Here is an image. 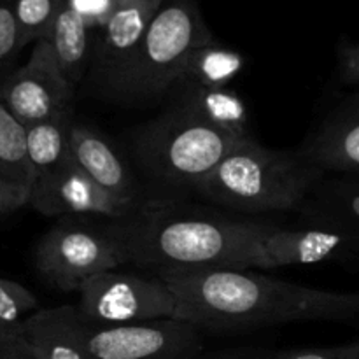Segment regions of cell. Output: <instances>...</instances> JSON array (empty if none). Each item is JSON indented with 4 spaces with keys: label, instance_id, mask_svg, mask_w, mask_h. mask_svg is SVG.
Wrapping results in <instances>:
<instances>
[{
    "label": "cell",
    "instance_id": "27",
    "mask_svg": "<svg viewBox=\"0 0 359 359\" xmlns=\"http://www.w3.org/2000/svg\"><path fill=\"white\" fill-rule=\"evenodd\" d=\"M339 77L344 86L358 90L359 88V42L344 41L340 42L339 51Z\"/></svg>",
    "mask_w": 359,
    "mask_h": 359
},
{
    "label": "cell",
    "instance_id": "17",
    "mask_svg": "<svg viewBox=\"0 0 359 359\" xmlns=\"http://www.w3.org/2000/svg\"><path fill=\"white\" fill-rule=\"evenodd\" d=\"M165 100L233 139L251 137L248 105L230 88H174Z\"/></svg>",
    "mask_w": 359,
    "mask_h": 359
},
{
    "label": "cell",
    "instance_id": "7",
    "mask_svg": "<svg viewBox=\"0 0 359 359\" xmlns=\"http://www.w3.org/2000/svg\"><path fill=\"white\" fill-rule=\"evenodd\" d=\"M76 309L93 326H119L175 318L177 300L160 277L119 273L116 270L90 277L77 291Z\"/></svg>",
    "mask_w": 359,
    "mask_h": 359
},
{
    "label": "cell",
    "instance_id": "26",
    "mask_svg": "<svg viewBox=\"0 0 359 359\" xmlns=\"http://www.w3.org/2000/svg\"><path fill=\"white\" fill-rule=\"evenodd\" d=\"M84 20L91 32H98L105 27L109 18L118 7L119 0H65Z\"/></svg>",
    "mask_w": 359,
    "mask_h": 359
},
{
    "label": "cell",
    "instance_id": "1",
    "mask_svg": "<svg viewBox=\"0 0 359 359\" xmlns=\"http://www.w3.org/2000/svg\"><path fill=\"white\" fill-rule=\"evenodd\" d=\"M156 276L177 300L175 318L200 332L241 333L291 323H359V291H330L235 269H168Z\"/></svg>",
    "mask_w": 359,
    "mask_h": 359
},
{
    "label": "cell",
    "instance_id": "16",
    "mask_svg": "<svg viewBox=\"0 0 359 359\" xmlns=\"http://www.w3.org/2000/svg\"><path fill=\"white\" fill-rule=\"evenodd\" d=\"M298 212L311 226L340 230L359 238V175L326 174Z\"/></svg>",
    "mask_w": 359,
    "mask_h": 359
},
{
    "label": "cell",
    "instance_id": "22",
    "mask_svg": "<svg viewBox=\"0 0 359 359\" xmlns=\"http://www.w3.org/2000/svg\"><path fill=\"white\" fill-rule=\"evenodd\" d=\"M63 0H11L23 46L48 39Z\"/></svg>",
    "mask_w": 359,
    "mask_h": 359
},
{
    "label": "cell",
    "instance_id": "5",
    "mask_svg": "<svg viewBox=\"0 0 359 359\" xmlns=\"http://www.w3.org/2000/svg\"><path fill=\"white\" fill-rule=\"evenodd\" d=\"M212 41L198 0H163L109 97L130 104L165 100L189 55Z\"/></svg>",
    "mask_w": 359,
    "mask_h": 359
},
{
    "label": "cell",
    "instance_id": "11",
    "mask_svg": "<svg viewBox=\"0 0 359 359\" xmlns=\"http://www.w3.org/2000/svg\"><path fill=\"white\" fill-rule=\"evenodd\" d=\"M161 4L163 0H119L93 44L88 76L95 90L109 97Z\"/></svg>",
    "mask_w": 359,
    "mask_h": 359
},
{
    "label": "cell",
    "instance_id": "10",
    "mask_svg": "<svg viewBox=\"0 0 359 359\" xmlns=\"http://www.w3.org/2000/svg\"><path fill=\"white\" fill-rule=\"evenodd\" d=\"M28 205L48 217H95L126 219L135 207L121 202L95 182L74 158L44 175L35 177Z\"/></svg>",
    "mask_w": 359,
    "mask_h": 359
},
{
    "label": "cell",
    "instance_id": "12",
    "mask_svg": "<svg viewBox=\"0 0 359 359\" xmlns=\"http://www.w3.org/2000/svg\"><path fill=\"white\" fill-rule=\"evenodd\" d=\"M262 249L266 269L359 259V238L346 231L319 226L284 228L270 224L263 235Z\"/></svg>",
    "mask_w": 359,
    "mask_h": 359
},
{
    "label": "cell",
    "instance_id": "15",
    "mask_svg": "<svg viewBox=\"0 0 359 359\" xmlns=\"http://www.w3.org/2000/svg\"><path fill=\"white\" fill-rule=\"evenodd\" d=\"M83 318L76 305L39 309L21 325L34 359H93L83 342Z\"/></svg>",
    "mask_w": 359,
    "mask_h": 359
},
{
    "label": "cell",
    "instance_id": "19",
    "mask_svg": "<svg viewBox=\"0 0 359 359\" xmlns=\"http://www.w3.org/2000/svg\"><path fill=\"white\" fill-rule=\"evenodd\" d=\"M244 63V56L235 49L217 41L207 42L189 55L174 88H228Z\"/></svg>",
    "mask_w": 359,
    "mask_h": 359
},
{
    "label": "cell",
    "instance_id": "20",
    "mask_svg": "<svg viewBox=\"0 0 359 359\" xmlns=\"http://www.w3.org/2000/svg\"><path fill=\"white\" fill-rule=\"evenodd\" d=\"M76 118L74 109L49 118L46 121L25 126L27 128V147L30 165L35 177L55 170L65 163L70 153V125Z\"/></svg>",
    "mask_w": 359,
    "mask_h": 359
},
{
    "label": "cell",
    "instance_id": "21",
    "mask_svg": "<svg viewBox=\"0 0 359 359\" xmlns=\"http://www.w3.org/2000/svg\"><path fill=\"white\" fill-rule=\"evenodd\" d=\"M0 179L32 189L35 181L27 147V128L0 100Z\"/></svg>",
    "mask_w": 359,
    "mask_h": 359
},
{
    "label": "cell",
    "instance_id": "6",
    "mask_svg": "<svg viewBox=\"0 0 359 359\" xmlns=\"http://www.w3.org/2000/svg\"><path fill=\"white\" fill-rule=\"evenodd\" d=\"M39 276L63 293H77L90 277L126 265L111 219L60 217L34 251Z\"/></svg>",
    "mask_w": 359,
    "mask_h": 359
},
{
    "label": "cell",
    "instance_id": "14",
    "mask_svg": "<svg viewBox=\"0 0 359 359\" xmlns=\"http://www.w3.org/2000/svg\"><path fill=\"white\" fill-rule=\"evenodd\" d=\"M298 151L326 174L359 175V88L323 119Z\"/></svg>",
    "mask_w": 359,
    "mask_h": 359
},
{
    "label": "cell",
    "instance_id": "28",
    "mask_svg": "<svg viewBox=\"0 0 359 359\" xmlns=\"http://www.w3.org/2000/svg\"><path fill=\"white\" fill-rule=\"evenodd\" d=\"M30 202V188L0 179V219L16 212Z\"/></svg>",
    "mask_w": 359,
    "mask_h": 359
},
{
    "label": "cell",
    "instance_id": "23",
    "mask_svg": "<svg viewBox=\"0 0 359 359\" xmlns=\"http://www.w3.org/2000/svg\"><path fill=\"white\" fill-rule=\"evenodd\" d=\"M39 309L37 297L28 287L0 277V326L20 328L25 319Z\"/></svg>",
    "mask_w": 359,
    "mask_h": 359
},
{
    "label": "cell",
    "instance_id": "3",
    "mask_svg": "<svg viewBox=\"0 0 359 359\" xmlns=\"http://www.w3.org/2000/svg\"><path fill=\"white\" fill-rule=\"evenodd\" d=\"M325 175L300 151L270 149L249 137L193 193L231 212H290L304 205Z\"/></svg>",
    "mask_w": 359,
    "mask_h": 359
},
{
    "label": "cell",
    "instance_id": "8",
    "mask_svg": "<svg viewBox=\"0 0 359 359\" xmlns=\"http://www.w3.org/2000/svg\"><path fill=\"white\" fill-rule=\"evenodd\" d=\"M83 342L93 359H189L203 347L202 332L177 318L119 326L84 321Z\"/></svg>",
    "mask_w": 359,
    "mask_h": 359
},
{
    "label": "cell",
    "instance_id": "2",
    "mask_svg": "<svg viewBox=\"0 0 359 359\" xmlns=\"http://www.w3.org/2000/svg\"><path fill=\"white\" fill-rule=\"evenodd\" d=\"M272 223L167 200H147L126 219L111 221L126 265L168 269H266L263 235Z\"/></svg>",
    "mask_w": 359,
    "mask_h": 359
},
{
    "label": "cell",
    "instance_id": "25",
    "mask_svg": "<svg viewBox=\"0 0 359 359\" xmlns=\"http://www.w3.org/2000/svg\"><path fill=\"white\" fill-rule=\"evenodd\" d=\"M272 359H359V339L332 347H305L273 353Z\"/></svg>",
    "mask_w": 359,
    "mask_h": 359
},
{
    "label": "cell",
    "instance_id": "13",
    "mask_svg": "<svg viewBox=\"0 0 359 359\" xmlns=\"http://www.w3.org/2000/svg\"><path fill=\"white\" fill-rule=\"evenodd\" d=\"M70 153L83 170L112 196L135 209L147 202L130 165L114 142L97 126L74 118L70 125Z\"/></svg>",
    "mask_w": 359,
    "mask_h": 359
},
{
    "label": "cell",
    "instance_id": "29",
    "mask_svg": "<svg viewBox=\"0 0 359 359\" xmlns=\"http://www.w3.org/2000/svg\"><path fill=\"white\" fill-rule=\"evenodd\" d=\"M0 359H34L20 328L0 326Z\"/></svg>",
    "mask_w": 359,
    "mask_h": 359
},
{
    "label": "cell",
    "instance_id": "18",
    "mask_svg": "<svg viewBox=\"0 0 359 359\" xmlns=\"http://www.w3.org/2000/svg\"><path fill=\"white\" fill-rule=\"evenodd\" d=\"M93 32L83 18L63 0L46 41L51 44L56 60L74 90L83 84L93 53Z\"/></svg>",
    "mask_w": 359,
    "mask_h": 359
},
{
    "label": "cell",
    "instance_id": "24",
    "mask_svg": "<svg viewBox=\"0 0 359 359\" xmlns=\"http://www.w3.org/2000/svg\"><path fill=\"white\" fill-rule=\"evenodd\" d=\"M23 48L13 4L11 0H0V83L16 69V60Z\"/></svg>",
    "mask_w": 359,
    "mask_h": 359
},
{
    "label": "cell",
    "instance_id": "30",
    "mask_svg": "<svg viewBox=\"0 0 359 359\" xmlns=\"http://www.w3.org/2000/svg\"><path fill=\"white\" fill-rule=\"evenodd\" d=\"M273 351L266 349V347H231V349L214 351L209 354H196V356L189 359H272Z\"/></svg>",
    "mask_w": 359,
    "mask_h": 359
},
{
    "label": "cell",
    "instance_id": "9",
    "mask_svg": "<svg viewBox=\"0 0 359 359\" xmlns=\"http://www.w3.org/2000/svg\"><path fill=\"white\" fill-rule=\"evenodd\" d=\"M0 100L25 126L74 109L76 90L46 39L35 42L27 63L16 67L0 83Z\"/></svg>",
    "mask_w": 359,
    "mask_h": 359
},
{
    "label": "cell",
    "instance_id": "4",
    "mask_svg": "<svg viewBox=\"0 0 359 359\" xmlns=\"http://www.w3.org/2000/svg\"><path fill=\"white\" fill-rule=\"evenodd\" d=\"M238 142L242 140L172 105L137 128L132 139L133 154L151 181L172 191L189 193Z\"/></svg>",
    "mask_w": 359,
    "mask_h": 359
}]
</instances>
